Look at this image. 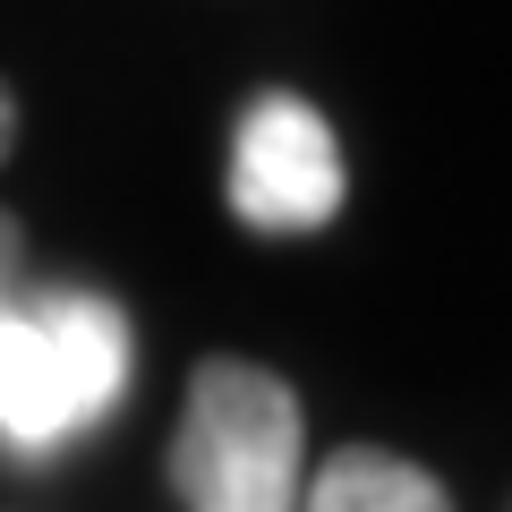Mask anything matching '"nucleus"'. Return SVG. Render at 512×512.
<instances>
[{
  "instance_id": "obj_1",
  "label": "nucleus",
  "mask_w": 512,
  "mask_h": 512,
  "mask_svg": "<svg viewBox=\"0 0 512 512\" xmlns=\"http://www.w3.org/2000/svg\"><path fill=\"white\" fill-rule=\"evenodd\" d=\"M180 512H299V402L274 367L205 359L171 436Z\"/></svg>"
},
{
  "instance_id": "obj_2",
  "label": "nucleus",
  "mask_w": 512,
  "mask_h": 512,
  "mask_svg": "<svg viewBox=\"0 0 512 512\" xmlns=\"http://www.w3.org/2000/svg\"><path fill=\"white\" fill-rule=\"evenodd\" d=\"M342 146L299 94H256L231 137V214L248 231H325L342 214Z\"/></svg>"
},
{
  "instance_id": "obj_3",
  "label": "nucleus",
  "mask_w": 512,
  "mask_h": 512,
  "mask_svg": "<svg viewBox=\"0 0 512 512\" xmlns=\"http://www.w3.org/2000/svg\"><path fill=\"white\" fill-rule=\"evenodd\" d=\"M26 308L52 333V359H60V376H69L77 436H86L94 419H111V402H120V384H128V316L111 308V299H94V291H43V299H26Z\"/></svg>"
},
{
  "instance_id": "obj_4",
  "label": "nucleus",
  "mask_w": 512,
  "mask_h": 512,
  "mask_svg": "<svg viewBox=\"0 0 512 512\" xmlns=\"http://www.w3.org/2000/svg\"><path fill=\"white\" fill-rule=\"evenodd\" d=\"M0 436H9V444H26V453H43V444L77 436L69 376H60L52 333L35 325L26 291L9 299V316H0Z\"/></svg>"
},
{
  "instance_id": "obj_5",
  "label": "nucleus",
  "mask_w": 512,
  "mask_h": 512,
  "mask_svg": "<svg viewBox=\"0 0 512 512\" xmlns=\"http://www.w3.org/2000/svg\"><path fill=\"white\" fill-rule=\"evenodd\" d=\"M299 512H453L444 478H427L419 461L376 453V444H342V453L316 470L308 504Z\"/></svg>"
},
{
  "instance_id": "obj_6",
  "label": "nucleus",
  "mask_w": 512,
  "mask_h": 512,
  "mask_svg": "<svg viewBox=\"0 0 512 512\" xmlns=\"http://www.w3.org/2000/svg\"><path fill=\"white\" fill-rule=\"evenodd\" d=\"M18 274H26V222L0 214V316H9V299H18Z\"/></svg>"
},
{
  "instance_id": "obj_7",
  "label": "nucleus",
  "mask_w": 512,
  "mask_h": 512,
  "mask_svg": "<svg viewBox=\"0 0 512 512\" xmlns=\"http://www.w3.org/2000/svg\"><path fill=\"white\" fill-rule=\"evenodd\" d=\"M9 146H18V94L0 86V163H9Z\"/></svg>"
}]
</instances>
